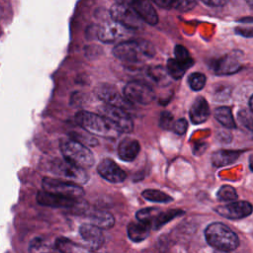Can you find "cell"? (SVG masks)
<instances>
[{
    "label": "cell",
    "mask_w": 253,
    "mask_h": 253,
    "mask_svg": "<svg viewBox=\"0 0 253 253\" xmlns=\"http://www.w3.org/2000/svg\"><path fill=\"white\" fill-rule=\"evenodd\" d=\"M113 53L116 58L126 63H142L155 54V48L151 42L145 40H130L118 43Z\"/></svg>",
    "instance_id": "obj_1"
},
{
    "label": "cell",
    "mask_w": 253,
    "mask_h": 253,
    "mask_svg": "<svg viewBox=\"0 0 253 253\" xmlns=\"http://www.w3.org/2000/svg\"><path fill=\"white\" fill-rule=\"evenodd\" d=\"M205 237L211 247L222 252L233 251L239 245L237 234L221 222L210 223L205 229Z\"/></svg>",
    "instance_id": "obj_2"
},
{
    "label": "cell",
    "mask_w": 253,
    "mask_h": 253,
    "mask_svg": "<svg viewBox=\"0 0 253 253\" xmlns=\"http://www.w3.org/2000/svg\"><path fill=\"white\" fill-rule=\"evenodd\" d=\"M75 122L87 132L104 137H116L117 130L103 116L88 111H79L75 115Z\"/></svg>",
    "instance_id": "obj_3"
},
{
    "label": "cell",
    "mask_w": 253,
    "mask_h": 253,
    "mask_svg": "<svg viewBox=\"0 0 253 253\" xmlns=\"http://www.w3.org/2000/svg\"><path fill=\"white\" fill-rule=\"evenodd\" d=\"M59 147L66 161L84 169L93 166L94 155L92 151L81 142L73 138L63 139L60 141Z\"/></svg>",
    "instance_id": "obj_4"
},
{
    "label": "cell",
    "mask_w": 253,
    "mask_h": 253,
    "mask_svg": "<svg viewBox=\"0 0 253 253\" xmlns=\"http://www.w3.org/2000/svg\"><path fill=\"white\" fill-rule=\"evenodd\" d=\"M98 110L99 114L103 116L117 130L126 133L132 131L133 122L126 110L108 104L102 105Z\"/></svg>",
    "instance_id": "obj_5"
},
{
    "label": "cell",
    "mask_w": 253,
    "mask_h": 253,
    "mask_svg": "<svg viewBox=\"0 0 253 253\" xmlns=\"http://www.w3.org/2000/svg\"><path fill=\"white\" fill-rule=\"evenodd\" d=\"M124 97L131 104L148 105L155 99V92L142 81H130L124 88Z\"/></svg>",
    "instance_id": "obj_6"
},
{
    "label": "cell",
    "mask_w": 253,
    "mask_h": 253,
    "mask_svg": "<svg viewBox=\"0 0 253 253\" xmlns=\"http://www.w3.org/2000/svg\"><path fill=\"white\" fill-rule=\"evenodd\" d=\"M42 186L43 191L63 195L66 197L80 199L84 196V190L79 186V184L66 180L45 177L42 179Z\"/></svg>",
    "instance_id": "obj_7"
},
{
    "label": "cell",
    "mask_w": 253,
    "mask_h": 253,
    "mask_svg": "<svg viewBox=\"0 0 253 253\" xmlns=\"http://www.w3.org/2000/svg\"><path fill=\"white\" fill-rule=\"evenodd\" d=\"M110 15L114 21L130 31L140 29L143 25L141 18L129 5H122L116 3L112 6Z\"/></svg>",
    "instance_id": "obj_8"
},
{
    "label": "cell",
    "mask_w": 253,
    "mask_h": 253,
    "mask_svg": "<svg viewBox=\"0 0 253 253\" xmlns=\"http://www.w3.org/2000/svg\"><path fill=\"white\" fill-rule=\"evenodd\" d=\"M52 171L59 178L76 184H85L89 180V175L84 168L76 166L65 159L56 160L52 165Z\"/></svg>",
    "instance_id": "obj_9"
},
{
    "label": "cell",
    "mask_w": 253,
    "mask_h": 253,
    "mask_svg": "<svg viewBox=\"0 0 253 253\" xmlns=\"http://www.w3.org/2000/svg\"><path fill=\"white\" fill-rule=\"evenodd\" d=\"M94 93L96 97L103 101L105 104L116 106L124 110L131 108V103H129L124 96H122L119 91L111 84L101 83L97 85L94 89Z\"/></svg>",
    "instance_id": "obj_10"
},
{
    "label": "cell",
    "mask_w": 253,
    "mask_h": 253,
    "mask_svg": "<svg viewBox=\"0 0 253 253\" xmlns=\"http://www.w3.org/2000/svg\"><path fill=\"white\" fill-rule=\"evenodd\" d=\"M80 199L66 197L59 194H54L46 191H40L37 195V201L40 205L51 208L71 209L79 204Z\"/></svg>",
    "instance_id": "obj_11"
},
{
    "label": "cell",
    "mask_w": 253,
    "mask_h": 253,
    "mask_svg": "<svg viewBox=\"0 0 253 253\" xmlns=\"http://www.w3.org/2000/svg\"><path fill=\"white\" fill-rule=\"evenodd\" d=\"M214 211L221 216L228 219H240L246 217L252 212V206L249 202L239 201L232 202L226 205L218 206Z\"/></svg>",
    "instance_id": "obj_12"
},
{
    "label": "cell",
    "mask_w": 253,
    "mask_h": 253,
    "mask_svg": "<svg viewBox=\"0 0 253 253\" xmlns=\"http://www.w3.org/2000/svg\"><path fill=\"white\" fill-rule=\"evenodd\" d=\"M128 29L122 26L121 24L117 23L116 21L112 20L110 22H106L98 30V39L105 42V43H111L115 42L119 40H122L126 38L129 34Z\"/></svg>",
    "instance_id": "obj_13"
},
{
    "label": "cell",
    "mask_w": 253,
    "mask_h": 253,
    "mask_svg": "<svg viewBox=\"0 0 253 253\" xmlns=\"http://www.w3.org/2000/svg\"><path fill=\"white\" fill-rule=\"evenodd\" d=\"M99 175L111 183H122L126 178V173L113 160L103 159L97 166Z\"/></svg>",
    "instance_id": "obj_14"
},
{
    "label": "cell",
    "mask_w": 253,
    "mask_h": 253,
    "mask_svg": "<svg viewBox=\"0 0 253 253\" xmlns=\"http://www.w3.org/2000/svg\"><path fill=\"white\" fill-rule=\"evenodd\" d=\"M79 233L90 251L99 249L105 241L102 229L92 223L81 224L79 227Z\"/></svg>",
    "instance_id": "obj_15"
},
{
    "label": "cell",
    "mask_w": 253,
    "mask_h": 253,
    "mask_svg": "<svg viewBox=\"0 0 253 253\" xmlns=\"http://www.w3.org/2000/svg\"><path fill=\"white\" fill-rule=\"evenodd\" d=\"M242 68L237 52L226 54L216 60L213 64V71L217 75H231Z\"/></svg>",
    "instance_id": "obj_16"
},
{
    "label": "cell",
    "mask_w": 253,
    "mask_h": 253,
    "mask_svg": "<svg viewBox=\"0 0 253 253\" xmlns=\"http://www.w3.org/2000/svg\"><path fill=\"white\" fill-rule=\"evenodd\" d=\"M210 114V107L207 100L201 96L197 97L189 111L191 122L194 125H201L209 119Z\"/></svg>",
    "instance_id": "obj_17"
},
{
    "label": "cell",
    "mask_w": 253,
    "mask_h": 253,
    "mask_svg": "<svg viewBox=\"0 0 253 253\" xmlns=\"http://www.w3.org/2000/svg\"><path fill=\"white\" fill-rule=\"evenodd\" d=\"M141 20L149 25H156L158 16L149 0H133L130 5Z\"/></svg>",
    "instance_id": "obj_18"
},
{
    "label": "cell",
    "mask_w": 253,
    "mask_h": 253,
    "mask_svg": "<svg viewBox=\"0 0 253 253\" xmlns=\"http://www.w3.org/2000/svg\"><path fill=\"white\" fill-rule=\"evenodd\" d=\"M140 151V144L136 139L126 137L118 145V155L123 161H133Z\"/></svg>",
    "instance_id": "obj_19"
},
{
    "label": "cell",
    "mask_w": 253,
    "mask_h": 253,
    "mask_svg": "<svg viewBox=\"0 0 253 253\" xmlns=\"http://www.w3.org/2000/svg\"><path fill=\"white\" fill-rule=\"evenodd\" d=\"M242 151L237 150H227V149H219L212 153L211 155V164L214 167H224L234 163Z\"/></svg>",
    "instance_id": "obj_20"
},
{
    "label": "cell",
    "mask_w": 253,
    "mask_h": 253,
    "mask_svg": "<svg viewBox=\"0 0 253 253\" xmlns=\"http://www.w3.org/2000/svg\"><path fill=\"white\" fill-rule=\"evenodd\" d=\"M150 224L142 221L130 222L128 223L126 228L127 236L133 242H141L148 237L150 233Z\"/></svg>",
    "instance_id": "obj_21"
},
{
    "label": "cell",
    "mask_w": 253,
    "mask_h": 253,
    "mask_svg": "<svg viewBox=\"0 0 253 253\" xmlns=\"http://www.w3.org/2000/svg\"><path fill=\"white\" fill-rule=\"evenodd\" d=\"M90 223L96 225L100 229H109L115 224V217L112 213L105 211H95L89 215Z\"/></svg>",
    "instance_id": "obj_22"
},
{
    "label": "cell",
    "mask_w": 253,
    "mask_h": 253,
    "mask_svg": "<svg viewBox=\"0 0 253 253\" xmlns=\"http://www.w3.org/2000/svg\"><path fill=\"white\" fill-rule=\"evenodd\" d=\"M213 116L215 120L224 127L226 128H235L236 123L234 121V118L232 116L231 110L228 107H218L214 110Z\"/></svg>",
    "instance_id": "obj_23"
},
{
    "label": "cell",
    "mask_w": 253,
    "mask_h": 253,
    "mask_svg": "<svg viewBox=\"0 0 253 253\" xmlns=\"http://www.w3.org/2000/svg\"><path fill=\"white\" fill-rule=\"evenodd\" d=\"M54 249L60 252H68V253L90 251L87 247H83L82 245L77 244L66 237L57 238L54 242Z\"/></svg>",
    "instance_id": "obj_24"
},
{
    "label": "cell",
    "mask_w": 253,
    "mask_h": 253,
    "mask_svg": "<svg viewBox=\"0 0 253 253\" xmlns=\"http://www.w3.org/2000/svg\"><path fill=\"white\" fill-rule=\"evenodd\" d=\"M159 6L172 8L181 12H188L196 6V0H153Z\"/></svg>",
    "instance_id": "obj_25"
},
{
    "label": "cell",
    "mask_w": 253,
    "mask_h": 253,
    "mask_svg": "<svg viewBox=\"0 0 253 253\" xmlns=\"http://www.w3.org/2000/svg\"><path fill=\"white\" fill-rule=\"evenodd\" d=\"M147 75L159 86H166L170 83V76L167 72V69L163 66H150L147 69Z\"/></svg>",
    "instance_id": "obj_26"
},
{
    "label": "cell",
    "mask_w": 253,
    "mask_h": 253,
    "mask_svg": "<svg viewBox=\"0 0 253 253\" xmlns=\"http://www.w3.org/2000/svg\"><path fill=\"white\" fill-rule=\"evenodd\" d=\"M184 213L183 211L181 210H169L166 211H161L158 213V215L155 217V219L152 221L151 223V227H153L154 229H158L160 227H162L165 223L169 222L171 219L180 216Z\"/></svg>",
    "instance_id": "obj_27"
},
{
    "label": "cell",
    "mask_w": 253,
    "mask_h": 253,
    "mask_svg": "<svg viewBox=\"0 0 253 253\" xmlns=\"http://www.w3.org/2000/svg\"><path fill=\"white\" fill-rule=\"evenodd\" d=\"M141 196L150 202L153 203H170L173 201V198L167 195L166 193L160 191V190H155V189H146L141 193Z\"/></svg>",
    "instance_id": "obj_28"
},
{
    "label": "cell",
    "mask_w": 253,
    "mask_h": 253,
    "mask_svg": "<svg viewBox=\"0 0 253 253\" xmlns=\"http://www.w3.org/2000/svg\"><path fill=\"white\" fill-rule=\"evenodd\" d=\"M174 54H175V59L180 64H182L186 69H189L193 65L194 60L190 56V53L185 46L179 45V44L176 45L174 48Z\"/></svg>",
    "instance_id": "obj_29"
},
{
    "label": "cell",
    "mask_w": 253,
    "mask_h": 253,
    "mask_svg": "<svg viewBox=\"0 0 253 253\" xmlns=\"http://www.w3.org/2000/svg\"><path fill=\"white\" fill-rule=\"evenodd\" d=\"M167 72L169 74V76L172 78V79H175V80H179L181 79L185 72H186V68L180 64L175 58H170L168 59L167 61Z\"/></svg>",
    "instance_id": "obj_30"
},
{
    "label": "cell",
    "mask_w": 253,
    "mask_h": 253,
    "mask_svg": "<svg viewBox=\"0 0 253 253\" xmlns=\"http://www.w3.org/2000/svg\"><path fill=\"white\" fill-rule=\"evenodd\" d=\"M159 212H160V210L158 208H145V209L139 210L136 212L135 216L138 221L148 223L151 226L152 221L155 219V217L158 215Z\"/></svg>",
    "instance_id": "obj_31"
},
{
    "label": "cell",
    "mask_w": 253,
    "mask_h": 253,
    "mask_svg": "<svg viewBox=\"0 0 253 253\" xmlns=\"http://www.w3.org/2000/svg\"><path fill=\"white\" fill-rule=\"evenodd\" d=\"M216 197L219 202H231L237 199V193L233 187L229 185H223L217 191Z\"/></svg>",
    "instance_id": "obj_32"
},
{
    "label": "cell",
    "mask_w": 253,
    "mask_h": 253,
    "mask_svg": "<svg viewBox=\"0 0 253 253\" xmlns=\"http://www.w3.org/2000/svg\"><path fill=\"white\" fill-rule=\"evenodd\" d=\"M206 82H207V78L201 72H194L190 74V76L188 77V84L190 88L194 91L202 90L206 85Z\"/></svg>",
    "instance_id": "obj_33"
},
{
    "label": "cell",
    "mask_w": 253,
    "mask_h": 253,
    "mask_svg": "<svg viewBox=\"0 0 253 253\" xmlns=\"http://www.w3.org/2000/svg\"><path fill=\"white\" fill-rule=\"evenodd\" d=\"M70 138H73V139L81 142L84 145H92V146H94V145L98 144L97 139L94 136H92V134H86L85 137H84L83 133L73 132V133H70Z\"/></svg>",
    "instance_id": "obj_34"
},
{
    "label": "cell",
    "mask_w": 253,
    "mask_h": 253,
    "mask_svg": "<svg viewBox=\"0 0 253 253\" xmlns=\"http://www.w3.org/2000/svg\"><path fill=\"white\" fill-rule=\"evenodd\" d=\"M173 123H174V117L170 112L164 111V112L161 113L160 119H159V126L162 128L171 129L172 126H173Z\"/></svg>",
    "instance_id": "obj_35"
},
{
    "label": "cell",
    "mask_w": 253,
    "mask_h": 253,
    "mask_svg": "<svg viewBox=\"0 0 253 253\" xmlns=\"http://www.w3.org/2000/svg\"><path fill=\"white\" fill-rule=\"evenodd\" d=\"M238 121L239 123L245 126L246 128H248L250 131L252 130V116H251V112H247L245 110H241L239 111L238 115Z\"/></svg>",
    "instance_id": "obj_36"
},
{
    "label": "cell",
    "mask_w": 253,
    "mask_h": 253,
    "mask_svg": "<svg viewBox=\"0 0 253 253\" xmlns=\"http://www.w3.org/2000/svg\"><path fill=\"white\" fill-rule=\"evenodd\" d=\"M171 129L175 133H177L179 135L184 134L187 131V129H188V122H187V120L182 118V119H179L177 121H174Z\"/></svg>",
    "instance_id": "obj_37"
},
{
    "label": "cell",
    "mask_w": 253,
    "mask_h": 253,
    "mask_svg": "<svg viewBox=\"0 0 253 253\" xmlns=\"http://www.w3.org/2000/svg\"><path fill=\"white\" fill-rule=\"evenodd\" d=\"M45 245V242L43 241V239L42 238H36L31 242L30 245V251H42V250H46L45 248H43Z\"/></svg>",
    "instance_id": "obj_38"
},
{
    "label": "cell",
    "mask_w": 253,
    "mask_h": 253,
    "mask_svg": "<svg viewBox=\"0 0 253 253\" xmlns=\"http://www.w3.org/2000/svg\"><path fill=\"white\" fill-rule=\"evenodd\" d=\"M201 1L211 7H220L225 5L228 0H201Z\"/></svg>",
    "instance_id": "obj_39"
},
{
    "label": "cell",
    "mask_w": 253,
    "mask_h": 253,
    "mask_svg": "<svg viewBox=\"0 0 253 253\" xmlns=\"http://www.w3.org/2000/svg\"><path fill=\"white\" fill-rule=\"evenodd\" d=\"M116 3L118 4H122V5H131V3L133 2V0H115Z\"/></svg>",
    "instance_id": "obj_40"
},
{
    "label": "cell",
    "mask_w": 253,
    "mask_h": 253,
    "mask_svg": "<svg viewBox=\"0 0 253 253\" xmlns=\"http://www.w3.org/2000/svg\"><path fill=\"white\" fill-rule=\"evenodd\" d=\"M248 105H249V111L252 113V111H253V109H252V96H250V97H249Z\"/></svg>",
    "instance_id": "obj_41"
},
{
    "label": "cell",
    "mask_w": 253,
    "mask_h": 253,
    "mask_svg": "<svg viewBox=\"0 0 253 253\" xmlns=\"http://www.w3.org/2000/svg\"><path fill=\"white\" fill-rule=\"evenodd\" d=\"M246 2H247V4L251 7L252 6V3H253V0H245Z\"/></svg>",
    "instance_id": "obj_42"
}]
</instances>
